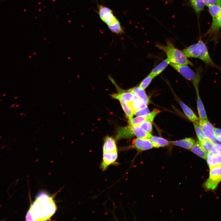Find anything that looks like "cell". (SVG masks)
Wrapping results in <instances>:
<instances>
[{"mask_svg": "<svg viewBox=\"0 0 221 221\" xmlns=\"http://www.w3.org/2000/svg\"><path fill=\"white\" fill-rule=\"evenodd\" d=\"M190 2L192 7L197 13L203 10L205 6L203 0H190Z\"/></svg>", "mask_w": 221, "mask_h": 221, "instance_id": "603a6c76", "label": "cell"}, {"mask_svg": "<svg viewBox=\"0 0 221 221\" xmlns=\"http://www.w3.org/2000/svg\"><path fill=\"white\" fill-rule=\"evenodd\" d=\"M203 149L207 153L210 152L214 144L210 140L208 139L205 141H199Z\"/></svg>", "mask_w": 221, "mask_h": 221, "instance_id": "83f0119b", "label": "cell"}, {"mask_svg": "<svg viewBox=\"0 0 221 221\" xmlns=\"http://www.w3.org/2000/svg\"><path fill=\"white\" fill-rule=\"evenodd\" d=\"M198 124L208 139L211 141L216 138L214 127L207 119H200Z\"/></svg>", "mask_w": 221, "mask_h": 221, "instance_id": "9c48e42d", "label": "cell"}, {"mask_svg": "<svg viewBox=\"0 0 221 221\" xmlns=\"http://www.w3.org/2000/svg\"><path fill=\"white\" fill-rule=\"evenodd\" d=\"M209 12L212 17H217L221 15V6L213 4L208 6Z\"/></svg>", "mask_w": 221, "mask_h": 221, "instance_id": "cb8c5ba5", "label": "cell"}, {"mask_svg": "<svg viewBox=\"0 0 221 221\" xmlns=\"http://www.w3.org/2000/svg\"><path fill=\"white\" fill-rule=\"evenodd\" d=\"M128 119L129 122L133 118L134 112L131 108L126 102L122 101H119Z\"/></svg>", "mask_w": 221, "mask_h": 221, "instance_id": "d4e9b609", "label": "cell"}, {"mask_svg": "<svg viewBox=\"0 0 221 221\" xmlns=\"http://www.w3.org/2000/svg\"><path fill=\"white\" fill-rule=\"evenodd\" d=\"M195 143V141L194 139L191 138H185L178 141L170 142L169 144L189 149H191Z\"/></svg>", "mask_w": 221, "mask_h": 221, "instance_id": "9a60e30c", "label": "cell"}, {"mask_svg": "<svg viewBox=\"0 0 221 221\" xmlns=\"http://www.w3.org/2000/svg\"><path fill=\"white\" fill-rule=\"evenodd\" d=\"M146 121H148V118L147 115L138 116L134 118H133L129 123L130 125H135Z\"/></svg>", "mask_w": 221, "mask_h": 221, "instance_id": "f546056e", "label": "cell"}, {"mask_svg": "<svg viewBox=\"0 0 221 221\" xmlns=\"http://www.w3.org/2000/svg\"><path fill=\"white\" fill-rule=\"evenodd\" d=\"M118 151L115 140L108 136L105 138L103 146V152L108 153Z\"/></svg>", "mask_w": 221, "mask_h": 221, "instance_id": "4fadbf2b", "label": "cell"}, {"mask_svg": "<svg viewBox=\"0 0 221 221\" xmlns=\"http://www.w3.org/2000/svg\"><path fill=\"white\" fill-rule=\"evenodd\" d=\"M127 103L132 109L134 114L135 112L138 110L147 107L148 105L142 102L139 99Z\"/></svg>", "mask_w": 221, "mask_h": 221, "instance_id": "44dd1931", "label": "cell"}, {"mask_svg": "<svg viewBox=\"0 0 221 221\" xmlns=\"http://www.w3.org/2000/svg\"><path fill=\"white\" fill-rule=\"evenodd\" d=\"M98 13L101 20L108 26L115 22L118 19L110 9L102 4H98Z\"/></svg>", "mask_w": 221, "mask_h": 221, "instance_id": "277c9868", "label": "cell"}, {"mask_svg": "<svg viewBox=\"0 0 221 221\" xmlns=\"http://www.w3.org/2000/svg\"><path fill=\"white\" fill-rule=\"evenodd\" d=\"M205 5L207 6L217 4L221 6V0H203Z\"/></svg>", "mask_w": 221, "mask_h": 221, "instance_id": "836d02e7", "label": "cell"}, {"mask_svg": "<svg viewBox=\"0 0 221 221\" xmlns=\"http://www.w3.org/2000/svg\"><path fill=\"white\" fill-rule=\"evenodd\" d=\"M134 146L140 151L149 150L154 147L149 138H137L134 142Z\"/></svg>", "mask_w": 221, "mask_h": 221, "instance_id": "8fae6325", "label": "cell"}, {"mask_svg": "<svg viewBox=\"0 0 221 221\" xmlns=\"http://www.w3.org/2000/svg\"><path fill=\"white\" fill-rule=\"evenodd\" d=\"M206 160L209 168L221 165V154L213 155L208 153Z\"/></svg>", "mask_w": 221, "mask_h": 221, "instance_id": "e0dca14e", "label": "cell"}, {"mask_svg": "<svg viewBox=\"0 0 221 221\" xmlns=\"http://www.w3.org/2000/svg\"><path fill=\"white\" fill-rule=\"evenodd\" d=\"M127 91L136 95L142 102L148 105L149 99L146 94L145 90L139 87H136L126 90Z\"/></svg>", "mask_w": 221, "mask_h": 221, "instance_id": "5bb4252c", "label": "cell"}, {"mask_svg": "<svg viewBox=\"0 0 221 221\" xmlns=\"http://www.w3.org/2000/svg\"><path fill=\"white\" fill-rule=\"evenodd\" d=\"M214 129L216 138L221 142V129L215 127Z\"/></svg>", "mask_w": 221, "mask_h": 221, "instance_id": "e575fe53", "label": "cell"}, {"mask_svg": "<svg viewBox=\"0 0 221 221\" xmlns=\"http://www.w3.org/2000/svg\"><path fill=\"white\" fill-rule=\"evenodd\" d=\"M170 65L186 79L192 83L196 78L198 71L196 73L187 64H180L170 63Z\"/></svg>", "mask_w": 221, "mask_h": 221, "instance_id": "5b68a950", "label": "cell"}, {"mask_svg": "<svg viewBox=\"0 0 221 221\" xmlns=\"http://www.w3.org/2000/svg\"><path fill=\"white\" fill-rule=\"evenodd\" d=\"M191 150L199 157L206 160L208 153L203 149L199 142L195 143L191 148Z\"/></svg>", "mask_w": 221, "mask_h": 221, "instance_id": "ffe728a7", "label": "cell"}, {"mask_svg": "<svg viewBox=\"0 0 221 221\" xmlns=\"http://www.w3.org/2000/svg\"><path fill=\"white\" fill-rule=\"evenodd\" d=\"M118 157V151L103 153L102 160L100 165V169L104 171L111 165H118V163L117 162Z\"/></svg>", "mask_w": 221, "mask_h": 221, "instance_id": "52a82bcc", "label": "cell"}, {"mask_svg": "<svg viewBox=\"0 0 221 221\" xmlns=\"http://www.w3.org/2000/svg\"><path fill=\"white\" fill-rule=\"evenodd\" d=\"M219 20L220 25L221 28V15L219 16Z\"/></svg>", "mask_w": 221, "mask_h": 221, "instance_id": "d590c367", "label": "cell"}, {"mask_svg": "<svg viewBox=\"0 0 221 221\" xmlns=\"http://www.w3.org/2000/svg\"><path fill=\"white\" fill-rule=\"evenodd\" d=\"M137 125L139 126L145 131L151 134L153 129L152 122L149 121H146Z\"/></svg>", "mask_w": 221, "mask_h": 221, "instance_id": "4316f807", "label": "cell"}, {"mask_svg": "<svg viewBox=\"0 0 221 221\" xmlns=\"http://www.w3.org/2000/svg\"><path fill=\"white\" fill-rule=\"evenodd\" d=\"M195 130L199 141H205L208 139L205 136L202 130L200 127L198 122H193Z\"/></svg>", "mask_w": 221, "mask_h": 221, "instance_id": "484cf974", "label": "cell"}, {"mask_svg": "<svg viewBox=\"0 0 221 221\" xmlns=\"http://www.w3.org/2000/svg\"><path fill=\"white\" fill-rule=\"evenodd\" d=\"M174 95L186 115L191 121L193 122H198L199 119L192 110L188 106L179 99L175 94L174 93Z\"/></svg>", "mask_w": 221, "mask_h": 221, "instance_id": "7c38bea8", "label": "cell"}, {"mask_svg": "<svg viewBox=\"0 0 221 221\" xmlns=\"http://www.w3.org/2000/svg\"><path fill=\"white\" fill-rule=\"evenodd\" d=\"M110 79L115 86L118 91L117 93L110 95L112 98L119 101H123L127 103L139 99L138 97L135 94L120 88L112 78H110Z\"/></svg>", "mask_w": 221, "mask_h": 221, "instance_id": "8992f818", "label": "cell"}, {"mask_svg": "<svg viewBox=\"0 0 221 221\" xmlns=\"http://www.w3.org/2000/svg\"><path fill=\"white\" fill-rule=\"evenodd\" d=\"M149 113V111L147 107L137 110L134 112V115L137 116H144L148 115Z\"/></svg>", "mask_w": 221, "mask_h": 221, "instance_id": "4dcf8cb0", "label": "cell"}, {"mask_svg": "<svg viewBox=\"0 0 221 221\" xmlns=\"http://www.w3.org/2000/svg\"><path fill=\"white\" fill-rule=\"evenodd\" d=\"M210 168L208 178L204 183V188L207 190H214L221 181V165Z\"/></svg>", "mask_w": 221, "mask_h": 221, "instance_id": "3957f363", "label": "cell"}, {"mask_svg": "<svg viewBox=\"0 0 221 221\" xmlns=\"http://www.w3.org/2000/svg\"><path fill=\"white\" fill-rule=\"evenodd\" d=\"M160 111L157 109H154L151 112L147 115L148 121L153 122L156 116L160 112Z\"/></svg>", "mask_w": 221, "mask_h": 221, "instance_id": "d6a6232c", "label": "cell"}, {"mask_svg": "<svg viewBox=\"0 0 221 221\" xmlns=\"http://www.w3.org/2000/svg\"><path fill=\"white\" fill-rule=\"evenodd\" d=\"M170 63V61L166 58L155 67L149 74L154 78L160 74Z\"/></svg>", "mask_w": 221, "mask_h": 221, "instance_id": "2e32d148", "label": "cell"}, {"mask_svg": "<svg viewBox=\"0 0 221 221\" xmlns=\"http://www.w3.org/2000/svg\"><path fill=\"white\" fill-rule=\"evenodd\" d=\"M166 43V45L157 43L155 46L165 53L167 56V58L170 63L193 65L192 63L188 59L182 51L176 48L169 41H167Z\"/></svg>", "mask_w": 221, "mask_h": 221, "instance_id": "7a4b0ae2", "label": "cell"}, {"mask_svg": "<svg viewBox=\"0 0 221 221\" xmlns=\"http://www.w3.org/2000/svg\"><path fill=\"white\" fill-rule=\"evenodd\" d=\"M154 147L159 148L169 145L170 142L162 138L152 135L149 138Z\"/></svg>", "mask_w": 221, "mask_h": 221, "instance_id": "d6986e66", "label": "cell"}, {"mask_svg": "<svg viewBox=\"0 0 221 221\" xmlns=\"http://www.w3.org/2000/svg\"><path fill=\"white\" fill-rule=\"evenodd\" d=\"M154 78L151 75L149 74L140 82L138 87L145 90L149 85Z\"/></svg>", "mask_w": 221, "mask_h": 221, "instance_id": "f1b7e54d", "label": "cell"}, {"mask_svg": "<svg viewBox=\"0 0 221 221\" xmlns=\"http://www.w3.org/2000/svg\"><path fill=\"white\" fill-rule=\"evenodd\" d=\"M202 41L200 40L197 43L187 47L182 51L187 57L199 59L201 53Z\"/></svg>", "mask_w": 221, "mask_h": 221, "instance_id": "30bf717a", "label": "cell"}, {"mask_svg": "<svg viewBox=\"0 0 221 221\" xmlns=\"http://www.w3.org/2000/svg\"><path fill=\"white\" fill-rule=\"evenodd\" d=\"M210 153L213 155L221 154V145L219 144L214 145Z\"/></svg>", "mask_w": 221, "mask_h": 221, "instance_id": "1f68e13d", "label": "cell"}, {"mask_svg": "<svg viewBox=\"0 0 221 221\" xmlns=\"http://www.w3.org/2000/svg\"><path fill=\"white\" fill-rule=\"evenodd\" d=\"M57 209L52 196L44 192L40 193L31 204L25 216L26 221L49 220Z\"/></svg>", "mask_w": 221, "mask_h": 221, "instance_id": "6da1fadb", "label": "cell"}, {"mask_svg": "<svg viewBox=\"0 0 221 221\" xmlns=\"http://www.w3.org/2000/svg\"><path fill=\"white\" fill-rule=\"evenodd\" d=\"M131 125L133 136H136L138 138H149L152 136L151 134L145 131L138 125Z\"/></svg>", "mask_w": 221, "mask_h": 221, "instance_id": "ac0fdd59", "label": "cell"}, {"mask_svg": "<svg viewBox=\"0 0 221 221\" xmlns=\"http://www.w3.org/2000/svg\"><path fill=\"white\" fill-rule=\"evenodd\" d=\"M201 78V75H199L194 82L192 83L195 87L197 95V110L200 119H207V114L204 105L200 98L199 86Z\"/></svg>", "mask_w": 221, "mask_h": 221, "instance_id": "ba28073f", "label": "cell"}, {"mask_svg": "<svg viewBox=\"0 0 221 221\" xmlns=\"http://www.w3.org/2000/svg\"><path fill=\"white\" fill-rule=\"evenodd\" d=\"M107 26L109 29L113 33L121 35L125 33L123 28L118 20L114 23Z\"/></svg>", "mask_w": 221, "mask_h": 221, "instance_id": "7402d4cb", "label": "cell"}]
</instances>
